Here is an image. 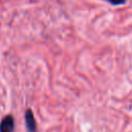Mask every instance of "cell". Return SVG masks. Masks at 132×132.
<instances>
[{
    "label": "cell",
    "instance_id": "obj_2",
    "mask_svg": "<svg viewBox=\"0 0 132 132\" xmlns=\"http://www.w3.org/2000/svg\"><path fill=\"white\" fill-rule=\"evenodd\" d=\"M25 123H26V128L28 132H36L37 124H36L34 114L30 108H28L25 112Z\"/></svg>",
    "mask_w": 132,
    "mask_h": 132
},
{
    "label": "cell",
    "instance_id": "obj_1",
    "mask_svg": "<svg viewBox=\"0 0 132 132\" xmlns=\"http://www.w3.org/2000/svg\"><path fill=\"white\" fill-rule=\"evenodd\" d=\"M14 119L11 114H7L2 118L0 122V132H13Z\"/></svg>",
    "mask_w": 132,
    "mask_h": 132
},
{
    "label": "cell",
    "instance_id": "obj_3",
    "mask_svg": "<svg viewBox=\"0 0 132 132\" xmlns=\"http://www.w3.org/2000/svg\"><path fill=\"white\" fill-rule=\"evenodd\" d=\"M104 1H107L112 5H122V4H125L127 0H104Z\"/></svg>",
    "mask_w": 132,
    "mask_h": 132
}]
</instances>
